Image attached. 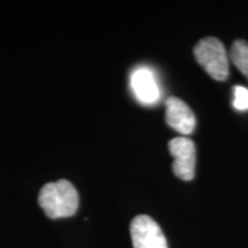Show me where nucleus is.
Masks as SVG:
<instances>
[{"label": "nucleus", "instance_id": "f257e3e1", "mask_svg": "<svg viewBox=\"0 0 248 248\" xmlns=\"http://www.w3.org/2000/svg\"><path fill=\"white\" fill-rule=\"evenodd\" d=\"M38 203L49 218H64L77 212L79 197L75 186L66 179L44 185L38 195Z\"/></svg>", "mask_w": 248, "mask_h": 248}, {"label": "nucleus", "instance_id": "f03ea898", "mask_svg": "<svg viewBox=\"0 0 248 248\" xmlns=\"http://www.w3.org/2000/svg\"><path fill=\"white\" fill-rule=\"evenodd\" d=\"M194 57L207 74L216 80L229 76V58L224 45L214 37L201 39L194 47Z\"/></svg>", "mask_w": 248, "mask_h": 248}, {"label": "nucleus", "instance_id": "7ed1b4c3", "mask_svg": "<svg viewBox=\"0 0 248 248\" xmlns=\"http://www.w3.org/2000/svg\"><path fill=\"white\" fill-rule=\"evenodd\" d=\"M130 233L133 248H168L159 224L148 215L136 216L130 225Z\"/></svg>", "mask_w": 248, "mask_h": 248}, {"label": "nucleus", "instance_id": "20e7f679", "mask_svg": "<svg viewBox=\"0 0 248 248\" xmlns=\"http://www.w3.org/2000/svg\"><path fill=\"white\" fill-rule=\"evenodd\" d=\"M169 151L173 157V173L183 181L193 179L195 169L194 142L186 137L173 138L169 141Z\"/></svg>", "mask_w": 248, "mask_h": 248}, {"label": "nucleus", "instance_id": "39448f33", "mask_svg": "<svg viewBox=\"0 0 248 248\" xmlns=\"http://www.w3.org/2000/svg\"><path fill=\"white\" fill-rule=\"evenodd\" d=\"M130 86L139 102L154 105L160 100L161 89L154 71L147 67L136 68L130 76Z\"/></svg>", "mask_w": 248, "mask_h": 248}, {"label": "nucleus", "instance_id": "423d86ee", "mask_svg": "<svg viewBox=\"0 0 248 248\" xmlns=\"http://www.w3.org/2000/svg\"><path fill=\"white\" fill-rule=\"evenodd\" d=\"M166 121L182 135H190L195 128V116L187 104L179 98L170 97L166 101Z\"/></svg>", "mask_w": 248, "mask_h": 248}, {"label": "nucleus", "instance_id": "0eeeda50", "mask_svg": "<svg viewBox=\"0 0 248 248\" xmlns=\"http://www.w3.org/2000/svg\"><path fill=\"white\" fill-rule=\"evenodd\" d=\"M231 60L248 79V43L235 40L231 48Z\"/></svg>", "mask_w": 248, "mask_h": 248}, {"label": "nucleus", "instance_id": "6e6552de", "mask_svg": "<svg viewBox=\"0 0 248 248\" xmlns=\"http://www.w3.org/2000/svg\"><path fill=\"white\" fill-rule=\"evenodd\" d=\"M233 107L237 110H248V89L244 86H234L233 89Z\"/></svg>", "mask_w": 248, "mask_h": 248}]
</instances>
